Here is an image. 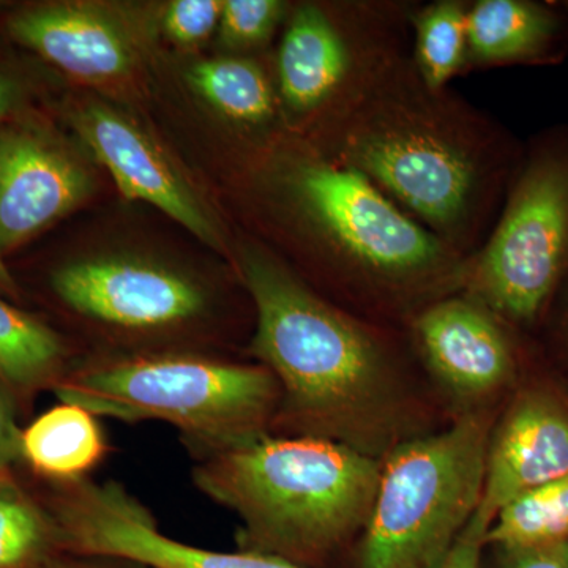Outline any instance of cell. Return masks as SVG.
I'll return each instance as SVG.
<instances>
[{"mask_svg":"<svg viewBox=\"0 0 568 568\" xmlns=\"http://www.w3.org/2000/svg\"><path fill=\"white\" fill-rule=\"evenodd\" d=\"M254 310L246 357L271 369L282 399L271 433L334 440L383 459L409 439L406 328L354 315L260 244L239 253Z\"/></svg>","mask_w":568,"mask_h":568,"instance_id":"cell-1","label":"cell"},{"mask_svg":"<svg viewBox=\"0 0 568 568\" xmlns=\"http://www.w3.org/2000/svg\"><path fill=\"white\" fill-rule=\"evenodd\" d=\"M525 145L450 88H429L409 52L315 148L365 175L410 219L469 257L495 226Z\"/></svg>","mask_w":568,"mask_h":568,"instance_id":"cell-2","label":"cell"},{"mask_svg":"<svg viewBox=\"0 0 568 568\" xmlns=\"http://www.w3.org/2000/svg\"><path fill=\"white\" fill-rule=\"evenodd\" d=\"M284 145L261 181L287 227L286 241L310 268L302 282L354 315L399 328L463 290L467 257L358 171L308 141Z\"/></svg>","mask_w":568,"mask_h":568,"instance_id":"cell-3","label":"cell"},{"mask_svg":"<svg viewBox=\"0 0 568 568\" xmlns=\"http://www.w3.org/2000/svg\"><path fill=\"white\" fill-rule=\"evenodd\" d=\"M192 481L239 519V551L320 568L365 530L381 459L317 437L261 433L200 452Z\"/></svg>","mask_w":568,"mask_h":568,"instance_id":"cell-4","label":"cell"},{"mask_svg":"<svg viewBox=\"0 0 568 568\" xmlns=\"http://www.w3.org/2000/svg\"><path fill=\"white\" fill-rule=\"evenodd\" d=\"M52 394L100 418L174 426L189 455L271 432L282 399L271 369L216 353L78 358Z\"/></svg>","mask_w":568,"mask_h":568,"instance_id":"cell-5","label":"cell"},{"mask_svg":"<svg viewBox=\"0 0 568 568\" xmlns=\"http://www.w3.org/2000/svg\"><path fill=\"white\" fill-rule=\"evenodd\" d=\"M416 0L291 6L274 58L284 123L323 144L413 47Z\"/></svg>","mask_w":568,"mask_h":568,"instance_id":"cell-6","label":"cell"},{"mask_svg":"<svg viewBox=\"0 0 568 568\" xmlns=\"http://www.w3.org/2000/svg\"><path fill=\"white\" fill-rule=\"evenodd\" d=\"M493 417L462 413L454 425L413 436L381 459L362 568H440L484 496Z\"/></svg>","mask_w":568,"mask_h":568,"instance_id":"cell-7","label":"cell"},{"mask_svg":"<svg viewBox=\"0 0 568 568\" xmlns=\"http://www.w3.org/2000/svg\"><path fill=\"white\" fill-rule=\"evenodd\" d=\"M568 282V125L534 134L487 241L467 257L463 293L511 327L547 317Z\"/></svg>","mask_w":568,"mask_h":568,"instance_id":"cell-8","label":"cell"},{"mask_svg":"<svg viewBox=\"0 0 568 568\" xmlns=\"http://www.w3.org/2000/svg\"><path fill=\"white\" fill-rule=\"evenodd\" d=\"M54 301L93 331L125 343L122 357L186 353L183 339L211 324L219 298L181 268L136 257H91L54 268ZM119 358V357H118Z\"/></svg>","mask_w":568,"mask_h":568,"instance_id":"cell-9","label":"cell"},{"mask_svg":"<svg viewBox=\"0 0 568 568\" xmlns=\"http://www.w3.org/2000/svg\"><path fill=\"white\" fill-rule=\"evenodd\" d=\"M48 485L50 495L41 503L58 526L63 551L119 556L155 568H305L274 556L215 551L175 540L114 480L100 484L89 477Z\"/></svg>","mask_w":568,"mask_h":568,"instance_id":"cell-10","label":"cell"},{"mask_svg":"<svg viewBox=\"0 0 568 568\" xmlns=\"http://www.w3.org/2000/svg\"><path fill=\"white\" fill-rule=\"evenodd\" d=\"M406 334L418 361L465 413L485 409L517 375V328L463 291L426 305Z\"/></svg>","mask_w":568,"mask_h":568,"instance_id":"cell-11","label":"cell"},{"mask_svg":"<svg viewBox=\"0 0 568 568\" xmlns=\"http://www.w3.org/2000/svg\"><path fill=\"white\" fill-rule=\"evenodd\" d=\"M568 474V402L548 388H528L493 425L477 515L491 523L523 493Z\"/></svg>","mask_w":568,"mask_h":568,"instance_id":"cell-12","label":"cell"},{"mask_svg":"<svg viewBox=\"0 0 568 568\" xmlns=\"http://www.w3.org/2000/svg\"><path fill=\"white\" fill-rule=\"evenodd\" d=\"M73 123L126 200L155 205L205 244L220 250L222 237L203 204L140 126L102 104L82 108Z\"/></svg>","mask_w":568,"mask_h":568,"instance_id":"cell-13","label":"cell"},{"mask_svg":"<svg viewBox=\"0 0 568 568\" xmlns=\"http://www.w3.org/2000/svg\"><path fill=\"white\" fill-rule=\"evenodd\" d=\"M91 179L73 156L28 130L0 132V250L17 248L84 201Z\"/></svg>","mask_w":568,"mask_h":568,"instance_id":"cell-14","label":"cell"},{"mask_svg":"<svg viewBox=\"0 0 568 568\" xmlns=\"http://www.w3.org/2000/svg\"><path fill=\"white\" fill-rule=\"evenodd\" d=\"M11 39L82 81L121 80L132 71V40L118 21L80 3H51L20 11Z\"/></svg>","mask_w":568,"mask_h":568,"instance_id":"cell-15","label":"cell"},{"mask_svg":"<svg viewBox=\"0 0 568 568\" xmlns=\"http://www.w3.org/2000/svg\"><path fill=\"white\" fill-rule=\"evenodd\" d=\"M567 55L568 10L562 2L470 0L466 73L559 65Z\"/></svg>","mask_w":568,"mask_h":568,"instance_id":"cell-16","label":"cell"},{"mask_svg":"<svg viewBox=\"0 0 568 568\" xmlns=\"http://www.w3.org/2000/svg\"><path fill=\"white\" fill-rule=\"evenodd\" d=\"M110 452L100 417L71 403L51 407L21 433V465L52 484L89 478Z\"/></svg>","mask_w":568,"mask_h":568,"instance_id":"cell-17","label":"cell"},{"mask_svg":"<svg viewBox=\"0 0 568 568\" xmlns=\"http://www.w3.org/2000/svg\"><path fill=\"white\" fill-rule=\"evenodd\" d=\"M77 362L61 332L0 297V381L18 406L54 390Z\"/></svg>","mask_w":568,"mask_h":568,"instance_id":"cell-18","label":"cell"},{"mask_svg":"<svg viewBox=\"0 0 568 568\" xmlns=\"http://www.w3.org/2000/svg\"><path fill=\"white\" fill-rule=\"evenodd\" d=\"M190 82L204 100L235 125L267 132L280 123L274 63L265 65L248 55H231L194 65Z\"/></svg>","mask_w":568,"mask_h":568,"instance_id":"cell-19","label":"cell"},{"mask_svg":"<svg viewBox=\"0 0 568 568\" xmlns=\"http://www.w3.org/2000/svg\"><path fill=\"white\" fill-rule=\"evenodd\" d=\"M470 0L418 2L414 11L410 59L422 80L433 89H446L466 74V26Z\"/></svg>","mask_w":568,"mask_h":568,"instance_id":"cell-20","label":"cell"},{"mask_svg":"<svg viewBox=\"0 0 568 568\" xmlns=\"http://www.w3.org/2000/svg\"><path fill=\"white\" fill-rule=\"evenodd\" d=\"M63 552L50 511L11 473L0 474V568H37Z\"/></svg>","mask_w":568,"mask_h":568,"instance_id":"cell-21","label":"cell"},{"mask_svg":"<svg viewBox=\"0 0 568 568\" xmlns=\"http://www.w3.org/2000/svg\"><path fill=\"white\" fill-rule=\"evenodd\" d=\"M564 540H568V474L515 497L497 511L485 536V544L499 549Z\"/></svg>","mask_w":568,"mask_h":568,"instance_id":"cell-22","label":"cell"},{"mask_svg":"<svg viewBox=\"0 0 568 568\" xmlns=\"http://www.w3.org/2000/svg\"><path fill=\"white\" fill-rule=\"evenodd\" d=\"M291 6L282 0H226L219 31L224 47L234 51H257L286 22Z\"/></svg>","mask_w":568,"mask_h":568,"instance_id":"cell-23","label":"cell"},{"mask_svg":"<svg viewBox=\"0 0 568 568\" xmlns=\"http://www.w3.org/2000/svg\"><path fill=\"white\" fill-rule=\"evenodd\" d=\"M222 0H174L164 13V32L179 44L200 43L220 26Z\"/></svg>","mask_w":568,"mask_h":568,"instance_id":"cell-24","label":"cell"},{"mask_svg":"<svg viewBox=\"0 0 568 568\" xmlns=\"http://www.w3.org/2000/svg\"><path fill=\"white\" fill-rule=\"evenodd\" d=\"M17 399L0 381V474L21 465V433Z\"/></svg>","mask_w":568,"mask_h":568,"instance_id":"cell-25","label":"cell"},{"mask_svg":"<svg viewBox=\"0 0 568 568\" xmlns=\"http://www.w3.org/2000/svg\"><path fill=\"white\" fill-rule=\"evenodd\" d=\"M499 568H568V540L541 547L500 549Z\"/></svg>","mask_w":568,"mask_h":568,"instance_id":"cell-26","label":"cell"},{"mask_svg":"<svg viewBox=\"0 0 568 568\" xmlns=\"http://www.w3.org/2000/svg\"><path fill=\"white\" fill-rule=\"evenodd\" d=\"M491 523L474 515L469 525L463 530L457 544L440 568H478L480 567L481 549L485 545V536Z\"/></svg>","mask_w":568,"mask_h":568,"instance_id":"cell-27","label":"cell"},{"mask_svg":"<svg viewBox=\"0 0 568 568\" xmlns=\"http://www.w3.org/2000/svg\"><path fill=\"white\" fill-rule=\"evenodd\" d=\"M37 568H155L140 560L106 555H80L63 551Z\"/></svg>","mask_w":568,"mask_h":568,"instance_id":"cell-28","label":"cell"},{"mask_svg":"<svg viewBox=\"0 0 568 568\" xmlns=\"http://www.w3.org/2000/svg\"><path fill=\"white\" fill-rule=\"evenodd\" d=\"M18 97L20 93H18L17 85L0 74V121L17 108Z\"/></svg>","mask_w":568,"mask_h":568,"instance_id":"cell-29","label":"cell"},{"mask_svg":"<svg viewBox=\"0 0 568 568\" xmlns=\"http://www.w3.org/2000/svg\"><path fill=\"white\" fill-rule=\"evenodd\" d=\"M0 293L9 295L11 298L20 297V286L3 261L2 250H0Z\"/></svg>","mask_w":568,"mask_h":568,"instance_id":"cell-30","label":"cell"},{"mask_svg":"<svg viewBox=\"0 0 568 568\" xmlns=\"http://www.w3.org/2000/svg\"><path fill=\"white\" fill-rule=\"evenodd\" d=\"M562 327H564V338H566V342L568 345V312H567L566 317H564Z\"/></svg>","mask_w":568,"mask_h":568,"instance_id":"cell-31","label":"cell"},{"mask_svg":"<svg viewBox=\"0 0 568 568\" xmlns=\"http://www.w3.org/2000/svg\"><path fill=\"white\" fill-rule=\"evenodd\" d=\"M564 6H566V9L568 10V0H562Z\"/></svg>","mask_w":568,"mask_h":568,"instance_id":"cell-32","label":"cell"}]
</instances>
